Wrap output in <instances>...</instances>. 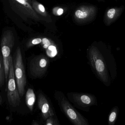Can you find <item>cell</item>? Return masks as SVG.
<instances>
[{"label": "cell", "instance_id": "9c48e42d", "mask_svg": "<svg viewBox=\"0 0 125 125\" xmlns=\"http://www.w3.org/2000/svg\"><path fill=\"white\" fill-rule=\"evenodd\" d=\"M73 98L75 102L82 107H89L97 104L96 98L90 94L75 93L73 94Z\"/></svg>", "mask_w": 125, "mask_h": 125}, {"label": "cell", "instance_id": "277c9868", "mask_svg": "<svg viewBox=\"0 0 125 125\" xmlns=\"http://www.w3.org/2000/svg\"><path fill=\"white\" fill-rule=\"evenodd\" d=\"M7 90V100L10 105L14 108L18 106L21 102L20 96L16 84L13 60L12 57L10 62Z\"/></svg>", "mask_w": 125, "mask_h": 125}, {"label": "cell", "instance_id": "30bf717a", "mask_svg": "<svg viewBox=\"0 0 125 125\" xmlns=\"http://www.w3.org/2000/svg\"><path fill=\"white\" fill-rule=\"evenodd\" d=\"M38 105L44 119L46 120L50 117L53 116V111L49 102L44 95L41 93L38 96Z\"/></svg>", "mask_w": 125, "mask_h": 125}, {"label": "cell", "instance_id": "5b68a950", "mask_svg": "<svg viewBox=\"0 0 125 125\" xmlns=\"http://www.w3.org/2000/svg\"><path fill=\"white\" fill-rule=\"evenodd\" d=\"M9 2L12 8L22 17L31 18L36 21L42 20L28 1L24 0H9Z\"/></svg>", "mask_w": 125, "mask_h": 125}, {"label": "cell", "instance_id": "52a82bcc", "mask_svg": "<svg viewBox=\"0 0 125 125\" xmlns=\"http://www.w3.org/2000/svg\"><path fill=\"white\" fill-rule=\"evenodd\" d=\"M61 106L65 115L74 125H88L85 119L67 101L63 99L61 102Z\"/></svg>", "mask_w": 125, "mask_h": 125}, {"label": "cell", "instance_id": "ffe728a7", "mask_svg": "<svg viewBox=\"0 0 125 125\" xmlns=\"http://www.w3.org/2000/svg\"><path fill=\"white\" fill-rule=\"evenodd\" d=\"M32 125H39V124L38 123H37L36 122H33V123L32 124Z\"/></svg>", "mask_w": 125, "mask_h": 125}, {"label": "cell", "instance_id": "8992f818", "mask_svg": "<svg viewBox=\"0 0 125 125\" xmlns=\"http://www.w3.org/2000/svg\"><path fill=\"white\" fill-rule=\"evenodd\" d=\"M49 63V59L46 56L42 54L35 56L29 64L30 74L35 78L42 77L47 71Z\"/></svg>", "mask_w": 125, "mask_h": 125}, {"label": "cell", "instance_id": "7402d4cb", "mask_svg": "<svg viewBox=\"0 0 125 125\" xmlns=\"http://www.w3.org/2000/svg\"><path fill=\"white\" fill-rule=\"evenodd\" d=\"M24 0L26 1H28V2H29V3H31V1L30 0Z\"/></svg>", "mask_w": 125, "mask_h": 125}, {"label": "cell", "instance_id": "2e32d148", "mask_svg": "<svg viewBox=\"0 0 125 125\" xmlns=\"http://www.w3.org/2000/svg\"><path fill=\"white\" fill-rule=\"evenodd\" d=\"M5 68L3 59L1 52H0V87H2L5 82Z\"/></svg>", "mask_w": 125, "mask_h": 125}, {"label": "cell", "instance_id": "5bb4252c", "mask_svg": "<svg viewBox=\"0 0 125 125\" xmlns=\"http://www.w3.org/2000/svg\"><path fill=\"white\" fill-rule=\"evenodd\" d=\"M31 4L33 9L37 14L44 17L48 18L49 15L43 4L36 0H31Z\"/></svg>", "mask_w": 125, "mask_h": 125}, {"label": "cell", "instance_id": "9a60e30c", "mask_svg": "<svg viewBox=\"0 0 125 125\" xmlns=\"http://www.w3.org/2000/svg\"><path fill=\"white\" fill-rule=\"evenodd\" d=\"M119 109L117 106L112 108L108 116V123L109 125H114L117 120Z\"/></svg>", "mask_w": 125, "mask_h": 125}, {"label": "cell", "instance_id": "4fadbf2b", "mask_svg": "<svg viewBox=\"0 0 125 125\" xmlns=\"http://www.w3.org/2000/svg\"><path fill=\"white\" fill-rule=\"evenodd\" d=\"M35 101L36 95L33 90L31 88L28 89L26 94V103L31 111L33 110Z\"/></svg>", "mask_w": 125, "mask_h": 125}, {"label": "cell", "instance_id": "3957f363", "mask_svg": "<svg viewBox=\"0 0 125 125\" xmlns=\"http://www.w3.org/2000/svg\"><path fill=\"white\" fill-rule=\"evenodd\" d=\"M14 34L10 30H7L3 34L1 41V53L5 68L6 82L8 81L9 72L10 62L11 58V52L14 45Z\"/></svg>", "mask_w": 125, "mask_h": 125}, {"label": "cell", "instance_id": "d6986e66", "mask_svg": "<svg viewBox=\"0 0 125 125\" xmlns=\"http://www.w3.org/2000/svg\"><path fill=\"white\" fill-rule=\"evenodd\" d=\"M46 122L45 125H57L59 124L56 120L53 118V116H51L48 118L46 120Z\"/></svg>", "mask_w": 125, "mask_h": 125}, {"label": "cell", "instance_id": "603a6c76", "mask_svg": "<svg viewBox=\"0 0 125 125\" xmlns=\"http://www.w3.org/2000/svg\"><path fill=\"white\" fill-rule=\"evenodd\" d=\"M99 0L103 1V0Z\"/></svg>", "mask_w": 125, "mask_h": 125}, {"label": "cell", "instance_id": "7a4b0ae2", "mask_svg": "<svg viewBox=\"0 0 125 125\" xmlns=\"http://www.w3.org/2000/svg\"><path fill=\"white\" fill-rule=\"evenodd\" d=\"M13 63L16 84L20 96L22 97L25 93L26 79L21 50L19 47L16 49Z\"/></svg>", "mask_w": 125, "mask_h": 125}, {"label": "cell", "instance_id": "6da1fadb", "mask_svg": "<svg viewBox=\"0 0 125 125\" xmlns=\"http://www.w3.org/2000/svg\"><path fill=\"white\" fill-rule=\"evenodd\" d=\"M90 61L100 80L107 87L111 84L108 67L103 56L97 47L92 46L89 51Z\"/></svg>", "mask_w": 125, "mask_h": 125}, {"label": "cell", "instance_id": "8fae6325", "mask_svg": "<svg viewBox=\"0 0 125 125\" xmlns=\"http://www.w3.org/2000/svg\"><path fill=\"white\" fill-rule=\"evenodd\" d=\"M125 7L121 6L119 7H113L106 11L104 17V22L106 25L109 26L115 22L122 14Z\"/></svg>", "mask_w": 125, "mask_h": 125}, {"label": "cell", "instance_id": "e0dca14e", "mask_svg": "<svg viewBox=\"0 0 125 125\" xmlns=\"http://www.w3.org/2000/svg\"><path fill=\"white\" fill-rule=\"evenodd\" d=\"M42 41V39L40 37H37L31 39L27 42L26 46L27 48H30L37 45H39Z\"/></svg>", "mask_w": 125, "mask_h": 125}, {"label": "cell", "instance_id": "ac0fdd59", "mask_svg": "<svg viewBox=\"0 0 125 125\" xmlns=\"http://www.w3.org/2000/svg\"><path fill=\"white\" fill-rule=\"evenodd\" d=\"M64 11L63 9L59 7H54L52 10L53 14L56 16L61 15L63 14Z\"/></svg>", "mask_w": 125, "mask_h": 125}, {"label": "cell", "instance_id": "ba28073f", "mask_svg": "<svg viewBox=\"0 0 125 125\" xmlns=\"http://www.w3.org/2000/svg\"><path fill=\"white\" fill-rule=\"evenodd\" d=\"M97 8L95 6L83 5L76 9L74 13L75 20L79 22H86L93 19L96 15Z\"/></svg>", "mask_w": 125, "mask_h": 125}, {"label": "cell", "instance_id": "44dd1931", "mask_svg": "<svg viewBox=\"0 0 125 125\" xmlns=\"http://www.w3.org/2000/svg\"><path fill=\"white\" fill-rule=\"evenodd\" d=\"M2 98H1V96H0V105H1V103H2Z\"/></svg>", "mask_w": 125, "mask_h": 125}, {"label": "cell", "instance_id": "7c38bea8", "mask_svg": "<svg viewBox=\"0 0 125 125\" xmlns=\"http://www.w3.org/2000/svg\"><path fill=\"white\" fill-rule=\"evenodd\" d=\"M40 45L44 49L48 56L50 58L55 57L58 54V50L56 45L52 41L47 38L42 39Z\"/></svg>", "mask_w": 125, "mask_h": 125}]
</instances>
